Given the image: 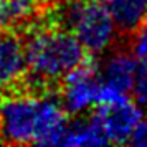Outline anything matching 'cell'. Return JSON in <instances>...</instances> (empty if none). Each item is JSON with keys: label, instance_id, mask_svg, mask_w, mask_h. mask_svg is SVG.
<instances>
[{"label": "cell", "instance_id": "8992f818", "mask_svg": "<svg viewBox=\"0 0 147 147\" xmlns=\"http://www.w3.org/2000/svg\"><path fill=\"white\" fill-rule=\"evenodd\" d=\"M94 114L98 116L109 144H127L136 126L144 117L140 104L132 102L129 98L99 104L96 106Z\"/></svg>", "mask_w": 147, "mask_h": 147}, {"label": "cell", "instance_id": "e0dca14e", "mask_svg": "<svg viewBox=\"0 0 147 147\" xmlns=\"http://www.w3.org/2000/svg\"><path fill=\"white\" fill-rule=\"evenodd\" d=\"M0 142H2V137H0Z\"/></svg>", "mask_w": 147, "mask_h": 147}, {"label": "cell", "instance_id": "2e32d148", "mask_svg": "<svg viewBox=\"0 0 147 147\" xmlns=\"http://www.w3.org/2000/svg\"><path fill=\"white\" fill-rule=\"evenodd\" d=\"M98 2H106V0H98Z\"/></svg>", "mask_w": 147, "mask_h": 147}, {"label": "cell", "instance_id": "52a82bcc", "mask_svg": "<svg viewBox=\"0 0 147 147\" xmlns=\"http://www.w3.org/2000/svg\"><path fill=\"white\" fill-rule=\"evenodd\" d=\"M27 71L25 41L15 33L0 35V91L17 84Z\"/></svg>", "mask_w": 147, "mask_h": 147}, {"label": "cell", "instance_id": "ba28073f", "mask_svg": "<svg viewBox=\"0 0 147 147\" xmlns=\"http://www.w3.org/2000/svg\"><path fill=\"white\" fill-rule=\"evenodd\" d=\"M104 144H109V140L94 113H91L86 117L76 116L74 121L68 122V127L63 136V142H61V146L69 147L104 146Z\"/></svg>", "mask_w": 147, "mask_h": 147}, {"label": "cell", "instance_id": "277c9868", "mask_svg": "<svg viewBox=\"0 0 147 147\" xmlns=\"http://www.w3.org/2000/svg\"><path fill=\"white\" fill-rule=\"evenodd\" d=\"M61 81V102L69 116H83L89 109L99 106L102 81L99 66L91 56L69 71Z\"/></svg>", "mask_w": 147, "mask_h": 147}, {"label": "cell", "instance_id": "7a4b0ae2", "mask_svg": "<svg viewBox=\"0 0 147 147\" xmlns=\"http://www.w3.org/2000/svg\"><path fill=\"white\" fill-rule=\"evenodd\" d=\"M56 20L69 30L88 55H102L114 45L117 27L107 5L98 0H73L58 10Z\"/></svg>", "mask_w": 147, "mask_h": 147}, {"label": "cell", "instance_id": "6da1fadb", "mask_svg": "<svg viewBox=\"0 0 147 147\" xmlns=\"http://www.w3.org/2000/svg\"><path fill=\"white\" fill-rule=\"evenodd\" d=\"M25 53L28 73L41 91L88 60V51L80 40L56 23L33 28L25 40Z\"/></svg>", "mask_w": 147, "mask_h": 147}, {"label": "cell", "instance_id": "9c48e42d", "mask_svg": "<svg viewBox=\"0 0 147 147\" xmlns=\"http://www.w3.org/2000/svg\"><path fill=\"white\" fill-rule=\"evenodd\" d=\"M121 33H132L147 20V0H106Z\"/></svg>", "mask_w": 147, "mask_h": 147}, {"label": "cell", "instance_id": "7c38bea8", "mask_svg": "<svg viewBox=\"0 0 147 147\" xmlns=\"http://www.w3.org/2000/svg\"><path fill=\"white\" fill-rule=\"evenodd\" d=\"M131 93L136 102H139L140 106H147V65H139Z\"/></svg>", "mask_w": 147, "mask_h": 147}, {"label": "cell", "instance_id": "5b68a950", "mask_svg": "<svg viewBox=\"0 0 147 147\" xmlns=\"http://www.w3.org/2000/svg\"><path fill=\"white\" fill-rule=\"evenodd\" d=\"M139 65L140 63L136 60V56L129 51H116L111 55L99 68L102 81L99 104L116 102L129 98Z\"/></svg>", "mask_w": 147, "mask_h": 147}, {"label": "cell", "instance_id": "3957f363", "mask_svg": "<svg viewBox=\"0 0 147 147\" xmlns=\"http://www.w3.org/2000/svg\"><path fill=\"white\" fill-rule=\"evenodd\" d=\"M43 91L0 98V137L7 144H35L41 119Z\"/></svg>", "mask_w": 147, "mask_h": 147}, {"label": "cell", "instance_id": "5bb4252c", "mask_svg": "<svg viewBox=\"0 0 147 147\" xmlns=\"http://www.w3.org/2000/svg\"><path fill=\"white\" fill-rule=\"evenodd\" d=\"M7 25H10V20H8L5 0H0V30H2L3 27H7Z\"/></svg>", "mask_w": 147, "mask_h": 147}, {"label": "cell", "instance_id": "8fae6325", "mask_svg": "<svg viewBox=\"0 0 147 147\" xmlns=\"http://www.w3.org/2000/svg\"><path fill=\"white\" fill-rule=\"evenodd\" d=\"M131 53L136 56V60L139 63L147 65V20L132 32Z\"/></svg>", "mask_w": 147, "mask_h": 147}, {"label": "cell", "instance_id": "9a60e30c", "mask_svg": "<svg viewBox=\"0 0 147 147\" xmlns=\"http://www.w3.org/2000/svg\"><path fill=\"white\" fill-rule=\"evenodd\" d=\"M50 2H53V3H61V5H65V3H69V2H73V0H50Z\"/></svg>", "mask_w": 147, "mask_h": 147}, {"label": "cell", "instance_id": "4fadbf2b", "mask_svg": "<svg viewBox=\"0 0 147 147\" xmlns=\"http://www.w3.org/2000/svg\"><path fill=\"white\" fill-rule=\"evenodd\" d=\"M129 144L137 146V147H147V119L146 117H142L140 122L136 126L132 136L129 139Z\"/></svg>", "mask_w": 147, "mask_h": 147}, {"label": "cell", "instance_id": "30bf717a", "mask_svg": "<svg viewBox=\"0 0 147 147\" xmlns=\"http://www.w3.org/2000/svg\"><path fill=\"white\" fill-rule=\"evenodd\" d=\"M41 2L43 0H5L10 23H18L33 17L38 12Z\"/></svg>", "mask_w": 147, "mask_h": 147}]
</instances>
